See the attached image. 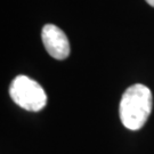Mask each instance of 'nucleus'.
Masks as SVG:
<instances>
[{"instance_id": "obj_1", "label": "nucleus", "mask_w": 154, "mask_h": 154, "mask_svg": "<svg viewBox=\"0 0 154 154\" xmlns=\"http://www.w3.org/2000/svg\"><path fill=\"white\" fill-rule=\"evenodd\" d=\"M152 93L142 83L132 85L122 95L119 114L122 125L129 130H138L152 112Z\"/></svg>"}, {"instance_id": "obj_2", "label": "nucleus", "mask_w": 154, "mask_h": 154, "mask_svg": "<svg viewBox=\"0 0 154 154\" xmlns=\"http://www.w3.org/2000/svg\"><path fill=\"white\" fill-rule=\"evenodd\" d=\"M11 98L20 107L31 112L42 110L47 104V95L41 85L26 75H17L9 86Z\"/></svg>"}, {"instance_id": "obj_3", "label": "nucleus", "mask_w": 154, "mask_h": 154, "mask_svg": "<svg viewBox=\"0 0 154 154\" xmlns=\"http://www.w3.org/2000/svg\"><path fill=\"white\" fill-rule=\"evenodd\" d=\"M41 39L47 53L55 60H65L70 55V42L66 34L54 24H46Z\"/></svg>"}, {"instance_id": "obj_4", "label": "nucleus", "mask_w": 154, "mask_h": 154, "mask_svg": "<svg viewBox=\"0 0 154 154\" xmlns=\"http://www.w3.org/2000/svg\"><path fill=\"white\" fill-rule=\"evenodd\" d=\"M147 4H149V6H152V7H154V0H145Z\"/></svg>"}]
</instances>
